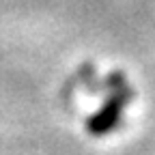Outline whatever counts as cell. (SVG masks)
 <instances>
[{"mask_svg":"<svg viewBox=\"0 0 155 155\" xmlns=\"http://www.w3.org/2000/svg\"><path fill=\"white\" fill-rule=\"evenodd\" d=\"M106 86H108L106 99L101 101V108L88 121V129L93 134H108L114 127H119V123L123 121V114L134 97L131 84L127 82V78L123 73H110Z\"/></svg>","mask_w":155,"mask_h":155,"instance_id":"cell-1","label":"cell"}]
</instances>
